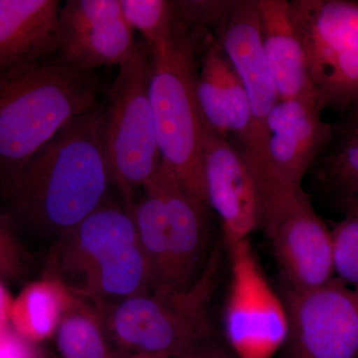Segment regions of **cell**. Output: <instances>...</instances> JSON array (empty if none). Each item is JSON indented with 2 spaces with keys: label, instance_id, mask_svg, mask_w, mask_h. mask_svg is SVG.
Listing matches in <instances>:
<instances>
[{
  "label": "cell",
  "instance_id": "obj_1",
  "mask_svg": "<svg viewBox=\"0 0 358 358\" xmlns=\"http://www.w3.org/2000/svg\"><path fill=\"white\" fill-rule=\"evenodd\" d=\"M105 106L68 122L30 160L7 196L16 216L56 238L108 199L112 176L103 141Z\"/></svg>",
  "mask_w": 358,
  "mask_h": 358
},
{
  "label": "cell",
  "instance_id": "obj_2",
  "mask_svg": "<svg viewBox=\"0 0 358 358\" xmlns=\"http://www.w3.org/2000/svg\"><path fill=\"white\" fill-rule=\"evenodd\" d=\"M100 80L57 55L0 70V187L7 194L34 155L96 106Z\"/></svg>",
  "mask_w": 358,
  "mask_h": 358
},
{
  "label": "cell",
  "instance_id": "obj_3",
  "mask_svg": "<svg viewBox=\"0 0 358 358\" xmlns=\"http://www.w3.org/2000/svg\"><path fill=\"white\" fill-rule=\"evenodd\" d=\"M200 34L180 20L169 38L145 46L152 65L150 101L162 160L188 194L209 207L204 122L196 100Z\"/></svg>",
  "mask_w": 358,
  "mask_h": 358
},
{
  "label": "cell",
  "instance_id": "obj_4",
  "mask_svg": "<svg viewBox=\"0 0 358 358\" xmlns=\"http://www.w3.org/2000/svg\"><path fill=\"white\" fill-rule=\"evenodd\" d=\"M215 249L185 291H152L96 306L115 358H180L212 338L209 305L217 280Z\"/></svg>",
  "mask_w": 358,
  "mask_h": 358
},
{
  "label": "cell",
  "instance_id": "obj_5",
  "mask_svg": "<svg viewBox=\"0 0 358 358\" xmlns=\"http://www.w3.org/2000/svg\"><path fill=\"white\" fill-rule=\"evenodd\" d=\"M105 106L103 141L112 182L134 209V192L148 185L162 164L150 101L152 65L145 43L120 66Z\"/></svg>",
  "mask_w": 358,
  "mask_h": 358
},
{
  "label": "cell",
  "instance_id": "obj_6",
  "mask_svg": "<svg viewBox=\"0 0 358 358\" xmlns=\"http://www.w3.org/2000/svg\"><path fill=\"white\" fill-rule=\"evenodd\" d=\"M320 109L348 112L358 103V2L289 0Z\"/></svg>",
  "mask_w": 358,
  "mask_h": 358
},
{
  "label": "cell",
  "instance_id": "obj_7",
  "mask_svg": "<svg viewBox=\"0 0 358 358\" xmlns=\"http://www.w3.org/2000/svg\"><path fill=\"white\" fill-rule=\"evenodd\" d=\"M231 272L224 333L236 358H274L289 338L288 313L257 260L250 239L228 247Z\"/></svg>",
  "mask_w": 358,
  "mask_h": 358
},
{
  "label": "cell",
  "instance_id": "obj_8",
  "mask_svg": "<svg viewBox=\"0 0 358 358\" xmlns=\"http://www.w3.org/2000/svg\"><path fill=\"white\" fill-rule=\"evenodd\" d=\"M259 228L270 241L289 288H319L336 278L331 231L305 189L261 207Z\"/></svg>",
  "mask_w": 358,
  "mask_h": 358
},
{
  "label": "cell",
  "instance_id": "obj_9",
  "mask_svg": "<svg viewBox=\"0 0 358 358\" xmlns=\"http://www.w3.org/2000/svg\"><path fill=\"white\" fill-rule=\"evenodd\" d=\"M287 358H358V292L336 278L306 291L286 287Z\"/></svg>",
  "mask_w": 358,
  "mask_h": 358
},
{
  "label": "cell",
  "instance_id": "obj_10",
  "mask_svg": "<svg viewBox=\"0 0 358 358\" xmlns=\"http://www.w3.org/2000/svg\"><path fill=\"white\" fill-rule=\"evenodd\" d=\"M248 96L252 134L243 155L258 183L265 171L267 121L279 94L264 52L257 0H232L229 13L216 34Z\"/></svg>",
  "mask_w": 358,
  "mask_h": 358
},
{
  "label": "cell",
  "instance_id": "obj_11",
  "mask_svg": "<svg viewBox=\"0 0 358 358\" xmlns=\"http://www.w3.org/2000/svg\"><path fill=\"white\" fill-rule=\"evenodd\" d=\"M322 112L313 99L275 103L267 121L265 171L257 185L259 202L303 189V178L333 140V124L322 119Z\"/></svg>",
  "mask_w": 358,
  "mask_h": 358
},
{
  "label": "cell",
  "instance_id": "obj_12",
  "mask_svg": "<svg viewBox=\"0 0 358 358\" xmlns=\"http://www.w3.org/2000/svg\"><path fill=\"white\" fill-rule=\"evenodd\" d=\"M138 243L133 213L108 197L88 217L56 238L44 275L56 278L81 296L106 263Z\"/></svg>",
  "mask_w": 358,
  "mask_h": 358
},
{
  "label": "cell",
  "instance_id": "obj_13",
  "mask_svg": "<svg viewBox=\"0 0 358 358\" xmlns=\"http://www.w3.org/2000/svg\"><path fill=\"white\" fill-rule=\"evenodd\" d=\"M56 55L75 69L121 66L136 50L120 0H68L57 21Z\"/></svg>",
  "mask_w": 358,
  "mask_h": 358
},
{
  "label": "cell",
  "instance_id": "obj_14",
  "mask_svg": "<svg viewBox=\"0 0 358 358\" xmlns=\"http://www.w3.org/2000/svg\"><path fill=\"white\" fill-rule=\"evenodd\" d=\"M204 180L207 202L222 224L226 246L250 239L260 227L255 180L243 155L230 141L204 127Z\"/></svg>",
  "mask_w": 358,
  "mask_h": 358
},
{
  "label": "cell",
  "instance_id": "obj_15",
  "mask_svg": "<svg viewBox=\"0 0 358 358\" xmlns=\"http://www.w3.org/2000/svg\"><path fill=\"white\" fill-rule=\"evenodd\" d=\"M196 100L205 128L232 141L239 150L248 147L252 134L248 96L216 39L205 48Z\"/></svg>",
  "mask_w": 358,
  "mask_h": 358
},
{
  "label": "cell",
  "instance_id": "obj_16",
  "mask_svg": "<svg viewBox=\"0 0 358 358\" xmlns=\"http://www.w3.org/2000/svg\"><path fill=\"white\" fill-rule=\"evenodd\" d=\"M155 178L166 204L173 289L185 291L196 282L205 266L210 208L188 194L164 162Z\"/></svg>",
  "mask_w": 358,
  "mask_h": 358
},
{
  "label": "cell",
  "instance_id": "obj_17",
  "mask_svg": "<svg viewBox=\"0 0 358 358\" xmlns=\"http://www.w3.org/2000/svg\"><path fill=\"white\" fill-rule=\"evenodd\" d=\"M60 9L57 0H0V70L55 55Z\"/></svg>",
  "mask_w": 358,
  "mask_h": 358
},
{
  "label": "cell",
  "instance_id": "obj_18",
  "mask_svg": "<svg viewBox=\"0 0 358 358\" xmlns=\"http://www.w3.org/2000/svg\"><path fill=\"white\" fill-rule=\"evenodd\" d=\"M261 38L280 100L313 99L305 50L289 10V0H257Z\"/></svg>",
  "mask_w": 358,
  "mask_h": 358
},
{
  "label": "cell",
  "instance_id": "obj_19",
  "mask_svg": "<svg viewBox=\"0 0 358 358\" xmlns=\"http://www.w3.org/2000/svg\"><path fill=\"white\" fill-rule=\"evenodd\" d=\"M72 296V292L56 278L44 275L29 282L13 299L11 329L31 345L53 338Z\"/></svg>",
  "mask_w": 358,
  "mask_h": 358
},
{
  "label": "cell",
  "instance_id": "obj_20",
  "mask_svg": "<svg viewBox=\"0 0 358 358\" xmlns=\"http://www.w3.org/2000/svg\"><path fill=\"white\" fill-rule=\"evenodd\" d=\"M143 189L131 213L152 273V291H174L166 200L155 176Z\"/></svg>",
  "mask_w": 358,
  "mask_h": 358
},
{
  "label": "cell",
  "instance_id": "obj_21",
  "mask_svg": "<svg viewBox=\"0 0 358 358\" xmlns=\"http://www.w3.org/2000/svg\"><path fill=\"white\" fill-rule=\"evenodd\" d=\"M310 171L329 204L345 216L358 214V136L333 138Z\"/></svg>",
  "mask_w": 358,
  "mask_h": 358
},
{
  "label": "cell",
  "instance_id": "obj_22",
  "mask_svg": "<svg viewBox=\"0 0 358 358\" xmlns=\"http://www.w3.org/2000/svg\"><path fill=\"white\" fill-rule=\"evenodd\" d=\"M53 338L60 358H115L96 306L74 294Z\"/></svg>",
  "mask_w": 358,
  "mask_h": 358
},
{
  "label": "cell",
  "instance_id": "obj_23",
  "mask_svg": "<svg viewBox=\"0 0 358 358\" xmlns=\"http://www.w3.org/2000/svg\"><path fill=\"white\" fill-rule=\"evenodd\" d=\"M124 20L147 46L169 38L180 22L173 0H120Z\"/></svg>",
  "mask_w": 358,
  "mask_h": 358
},
{
  "label": "cell",
  "instance_id": "obj_24",
  "mask_svg": "<svg viewBox=\"0 0 358 358\" xmlns=\"http://www.w3.org/2000/svg\"><path fill=\"white\" fill-rule=\"evenodd\" d=\"M331 231L334 277L358 292V214L345 215Z\"/></svg>",
  "mask_w": 358,
  "mask_h": 358
},
{
  "label": "cell",
  "instance_id": "obj_25",
  "mask_svg": "<svg viewBox=\"0 0 358 358\" xmlns=\"http://www.w3.org/2000/svg\"><path fill=\"white\" fill-rule=\"evenodd\" d=\"M31 257L15 233L13 220L0 213V282H17L27 274Z\"/></svg>",
  "mask_w": 358,
  "mask_h": 358
},
{
  "label": "cell",
  "instance_id": "obj_26",
  "mask_svg": "<svg viewBox=\"0 0 358 358\" xmlns=\"http://www.w3.org/2000/svg\"><path fill=\"white\" fill-rule=\"evenodd\" d=\"M179 17L188 28L217 34L229 13L232 0H178Z\"/></svg>",
  "mask_w": 358,
  "mask_h": 358
},
{
  "label": "cell",
  "instance_id": "obj_27",
  "mask_svg": "<svg viewBox=\"0 0 358 358\" xmlns=\"http://www.w3.org/2000/svg\"><path fill=\"white\" fill-rule=\"evenodd\" d=\"M32 345L10 329L0 336V358H39Z\"/></svg>",
  "mask_w": 358,
  "mask_h": 358
},
{
  "label": "cell",
  "instance_id": "obj_28",
  "mask_svg": "<svg viewBox=\"0 0 358 358\" xmlns=\"http://www.w3.org/2000/svg\"><path fill=\"white\" fill-rule=\"evenodd\" d=\"M180 358H236L224 350L217 343L212 341V338L205 339L199 345L193 346Z\"/></svg>",
  "mask_w": 358,
  "mask_h": 358
},
{
  "label": "cell",
  "instance_id": "obj_29",
  "mask_svg": "<svg viewBox=\"0 0 358 358\" xmlns=\"http://www.w3.org/2000/svg\"><path fill=\"white\" fill-rule=\"evenodd\" d=\"M334 127V138H345L358 136V103L345 113Z\"/></svg>",
  "mask_w": 358,
  "mask_h": 358
},
{
  "label": "cell",
  "instance_id": "obj_30",
  "mask_svg": "<svg viewBox=\"0 0 358 358\" xmlns=\"http://www.w3.org/2000/svg\"><path fill=\"white\" fill-rule=\"evenodd\" d=\"M13 298L6 284L0 282V336L7 333L10 327V310Z\"/></svg>",
  "mask_w": 358,
  "mask_h": 358
},
{
  "label": "cell",
  "instance_id": "obj_31",
  "mask_svg": "<svg viewBox=\"0 0 358 358\" xmlns=\"http://www.w3.org/2000/svg\"><path fill=\"white\" fill-rule=\"evenodd\" d=\"M9 331H10V329H9ZM2 336H3V334H2Z\"/></svg>",
  "mask_w": 358,
  "mask_h": 358
}]
</instances>
